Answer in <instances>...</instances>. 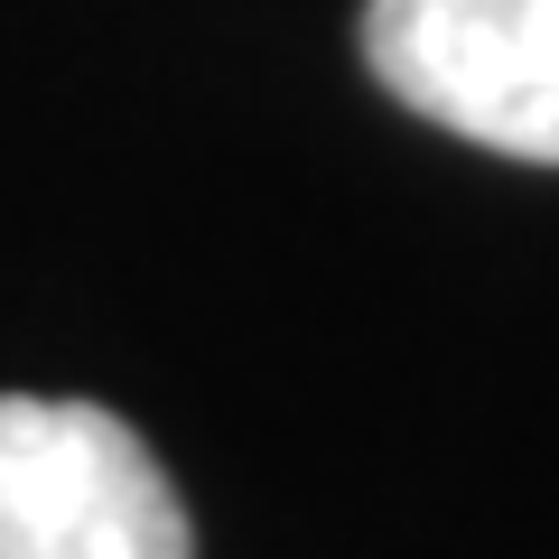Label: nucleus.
Returning a JSON list of instances; mask_svg holds the SVG:
<instances>
[{
	"mask_svg": "<svg viewBox=\"0 0 559 559\" xmlns=\"http://www.w3.org/2000/svg\"><path fill=\"white\" fill-rule=\"evenodd\" d=\"M364 66L419 121L559 168V0H364Z\"/></svg>",
	"mask_w": 559,
	"mask_h": 559,
	"instance_id": "nucleus-1",
	"label": "nucleus"
},
{
	"mask_svg": "<svg viewBox=\"0 0 559 559\" xmlns=\"http://www.w3.org/2000/svg\"><path fill=\"white\" fill-rule=\"evenodd\" d=\"M0 559H197L159 457L94 401H0Z\"/></svg>",
	"mask_w": 559,
	"mask_h": 559,
	"instance_id": "nucleus-2",
	"label": "nucleus"
}]
</instances>
